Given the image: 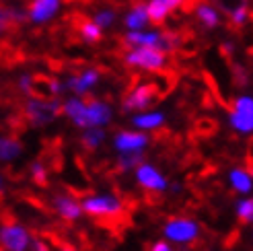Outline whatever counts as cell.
I'll return each mask as SVG.
<instances>
[{"instance_id": "cell-17", "label": "cell", "mask_w": 253, "mask_h": 251, "mask_svg": "<svg viewBox=\"0 0 253 251\" xmlns=\"http://www.w3.org/2000/svg\"><path fill=\"white\" fill-rule=\"evenodd\" d=\"M169 12L171 10L167 8V4L163 2V0H150V2L146 4V17L150 19V23H155V25H161L167 19Z\"/></svg>"}, {"instance_id": "cell-16", "label": "cell", "mask_w": 253, "mask_h": 251, "mask_svg": "<svg viewBox=\"0 0 253 251\" xmlns=\"http://www.w3.org/2000/svg\"><path fill=\"white\" fill-rule=\"evenodd\" d=\"M196 15H198V19L202 23H204V27H208V29H214L220 23L218 10L214 8V6H210V4H206V2H200L196 6Z\"/></svg>"}, {"instance_id": "cell-6", "label": "cell", "mask_w": 253, "mask_h": 251, "mask_svg": "<svg viewBox=\"0 0 253 251\" xmlns=\"http://www.w3.org/2000/svg\"><path fill=\"white\" fill-rule=\"evenodd\" d=\"M0 245L8 251H25L29 247V233L15 220H6L0 227Z\"/></svg>"}, {"instance_id": "cell-23", "label": "cell", "mask_w": 253, "mask_h": 251, "mask_svg": "<svg viewBox=\"0 0 253 251\" xmlns=\"http://www.w3.org/2000/svg\"><path fill=\"white\" fill-rule=\"evenodd\" d=\"M231 183L237 192H243L249 194L251 192V175L243 169H233L231 171Z\"/></svg>"}, {"instance_id": "cell-25", "label": "cell", "mask_w": 253, "mask_h": 251, "mask_svg": "<svg viewBox=\"0 0 253 251\" xmlns=\"http://www.w3.org/2000/svg\"><path fill=\"white\" fill-rule=\"evenodd\" d=\"M229 19H231V25L233 27H237V29H241V27H245V23L249 21V6L243 2V4H239L237 8H233L231 12H229Z\"/></svg>"}, {"instance_id": "cell-33", "label": "cell", "mask_w": 253, "mask_h": 251, "mask_svg": "<svg viewBox=\"0 0 253 251\" xmlns=\"http://www.w3.org/2000/svg\"><path fill=\"white\" fill-rule=\"evenodd\" d=\"M60 251H77V249H74L72 245H62V247H60Z\"/></svg>"}, {"instance_id": "cell-2", "label": "cell", "mask_w": 253, "mask_h": 251, "mask_svg": "<svg viewBox=\"0 0 253 251\" xmlns=\"http://www.w3.org/2000/svg\"><path fill=\"white\" fill-rule=\"evenodd\" d=\"M60 114H62V103L56 101V99L52 101V99L33 97L31 101L25 105V116H27L29 124H33V126H45L49 122H54Z\"/></svg>"}, {"instance_id": "cell-27", "label": "cell", "mask_w": 253, "mask_h": 251, "mask_svg": "<svg viewBox=\"0 0 253 251\" xmlns=\"http://www.w3.org/2000/svg\"><path fill=\"white\" fill-rule=\"evenodd\" d=\"M113 21H116V10H99L97 15H95V23L99 25L101 29H105V27H111Z\"/></svg>"}, {"instance_id": "cell-5", "label": "cell", "mask_w": 253, "mask_h": 251, "mask_svg": "<svg viewBox=\"0 0 253 251\" xmlns=\"http://www.w3.org/2000/svg\"><path fill=\"white\" fill-rule=\"evenodd\" d=\"M167 239L171 241H177V243H192L198 239L200 235V227L192 220V218H173L171 222L165 224V229H163Z\"/></svg>"}, {"instance_id": "cell-12", "label": "cell", "mask_w": 253, "mask_h": 251, "mask_svg": "<svg viewBox=\"0 0 253 251\" xmlns=\"http://www.w3.org/2000/svg\"><path fill=\"white\" fill-rule=\"evenodd\" d=\"M54 210L64 220H77L81 216V202H77L70 196H56L54 198Z\"/></svg>"}, {"instance_id": "cell-29", "label": "cell", "mask_w": 253, "mask_h": 251, "mask_svg": "<svg viewBox=\"0 0 253 251\" xmlns=\"http://www.w3.org/2000/svg\"><path fill=\"white\" fill-rule=\"evenodd\" d=\"M19 86H21L23 93H27L31 97V77H29V74H23L21 81H19Z\"/></svg>"}, {"instance_id": "cell-21", "label": "cell", "mask_w": 253, "mask_h": 251, "mask_svg": "<svg viewBox=\"0 0 253 251\" xmlns=\"http://www.w3.org/2000/svg\"><path fill=\"white\" fill-rule=\"evenodd\" d=\"M134 126L136 128H142V130H155L159 128V126H163V122H165V116L163 114H142V116H136L134 120Z\"/></svg>"}, {"instance_id": "cell-32", "label": "cell", "mask_w": 253, "mask_h": 251, "mask_svg": "<svg viewBox=\"0 0 253 251\" xmlns=\"http://www.w3.org/2000/svg\"><path fill=\"white\" fill-rule=\"evenodd\" d=\"M163 2L167 4L169 10H173V8H177V6H181V4H183V0H163Z\"/></svg>"}, {"instance_id": "cell-34", "label": "cell", "mask_w": 253, "mask_h": 251, "mask_svg": "<svg viewBox=\"0 0 253 251\" xmlns=\"http://www.w3.org/2000/svg\"><path fill=\"white\" fill-rule=\"evenodd\" d=\"M0 251H8V249H4V247H2V245H0Z\"/></svg>"}, {"instance_id": "cell-11", "label": "cell", "mask_w": 253, "mask_h": 251, "mask_svg": "<svg viewBox=\"0 0 253 251\" xmlns=\"http://www.w3.org/2000/svg\"><path fill=\"white\" fill-rule=\"evenodd\" d=\"M99 81V70H95V68H88V70H84V72H81V74H77V77H70L68 79V83H66V86L72 91V93H77V95H84L91 86L95 84Z\"/></svg>"}, {"instance_id": "cell-22", "label": "cell", "mask_w": 253, "mask_h": 251, "mask_svg": "<svg viewBox=\"0 0 253 251\" xmlns=\"http://www.w3.org/2000/svg\"><path fill=\"white\" fill-rule=\"evenodd\" d=\"M21 150V142L12 140V138H0V161H12L15 157H19Z\"/></svg>"}, {"instance_id": "cell-19", "label": "cell", "mask_w": 253, "mask_h": 251, "mask_svg": "<svg viewBox=\"0 0 253 251\" xmlns=\"http://www.w3.org/2000/svg\"><path fill=\"white\" fill-rule=\"evenodd\" d=\"M103 138H105V132L101 130V126H91V128L83 134V146L86 150H97L103 144Z\"/></svg>"}, {"instance_id": "cell-13", "label": "cell", "mask_w": 253, "mask_h": 251, "mask_svg": "<svg viewBox=\"0 0 253 251\" xmlns=\"http://www.w3.org/2000/svg\"><path fill=\"white\" fill-rule=\"evenodd\" d=\"M148 23V17H146V4L142 0H136L132 4V10L126 15V27L130 31H140L146 27Z\"/></svg>"}, {"instance_id": "cell-28", "label": "cell", "mask_w": 253, "mask_h": 251, "mask_svg": "<svg viewBox=\"0 0 253 251\" xmlns=\"http://www.w3.org/2000/svg\"><path fill=\"white\" fill-rule=\"evenodd\" d=\"M31 171H33V181L40 185V187H47V171L43 169L42 163H33L31 165Z\"/></svg>"}, {"instance_id": "cell-26", "label": "cell", "mask_w": 253, "mask_h": 251, "mask_svg": "<svg viewBox=\"0 0 253 251\" xmlns=\"http://www.w3.org/2000/svg\"><path fill=\"white\" fill-rule=\"evenodd\" d=\"M251 216H253V202H251V200H243V202H239V206H237V218L241 222H251Z\"/></svg>"}, {"instance_id": "cell-4", "label": "cell", "mask_w": 253, "mask_h": 251, "mask_svg": "<svg viewBox=\"0 0 253 251\" xmlns=\"http://www.w3.org/2000/svg\"><path fill=\"white\" fill-rule=\"evenodd\" d=\"M163 97V91L157 86V83H148L136 86L134 91H130L124 99V111H132V109H146L148 105H153L157 99Z\"/></svg>"}, {"instance_id": "cell-20", "label": "cell", "mask_w": 253, "mask_h": 251, "mask_svg": "<svg viewBox=\"0 0 253 251\" xmlns=\"http://www.w3.org/2000/svg\"><path fill=\"white\" fill-rule=\"evenodd\" d=\"M231 126L237 128L239 132L249 134L253 130V114H243V111H239V109H233L231 111Z\"/></svg>"}, {"instance_id": "cell-1", "label": "cell", "mask_w": 253, "mask_h": 251, "mask_svg": "<svg viewBox=\"0 0 253 251\" xmlns=\"http://www.w3.org/2000/svg\"><path fill=\"white\" fill-rule=\"evenodd\" d=\"M81 210H84L88 216L103 222H120L126 218L124 202L116 196H91L81 202Z\"/></svg>"}, {"instance_id": "cell-18", "label": "cell", "mask_w": 253, "mask_h": 251, "mask_svg": "<svg viewBox=\"0 0 253 251\" xmlns=\"http://www.w3.org/2000/svg\"><path fill=\"white\" fill-rule=\"evenodd\" d=\"M79 31H81V37L86 43H99L101 37H103V31H101L99 25L95 21H88V19H84L79 25Z\"/></svg>"}, {"instance_id": "cell-31", "label": "cell", "mask_w": 253, "mask_h": 251, "mask_svg": "<svg viewBox=\"0 0 253 251\" xmlns=\"http://www.w3.org/2000/svg\"><path fill=\"white\" fill-rule=\"evenodd\" d=\"M150 251H175V249L169 243H165V241H159V243L153 245V249H150Z\"/></svg>"}, {"instance_id": "cell-24", "label": "cell", "mask_w": 253, "mask_h": 251, "mask_svg": "<svg viewBox=\"0 0 253 251\" xmlns=\"http://www.w3.org/2000/svg\"><path fill=\"white\" fill-rule=\"evenodd\" d=\"M144 161V157L140 155V150H136V153H126L118 159V169L124 173V171H130L134 167H138L140 163Z\"/></svg>"}, {"instance_id": "cell-30", "label": "cell", "mask_w": 253, "mask_h": 251, "mask_svg": "<svg viewBox=\"0 0 253 251\" xmlns=\"http://www.w3.org/2000/svg\"><path fill=\"white\" fill-rule=\"evenodd\" d=\"M33 251H49V245L40 239V237H35V241H33Z\"/></svg>"}, {"instance_id": "cell-15", "label": "cell", "mask_w": 253, "mask_h": 251, "mask_svg": "<svg viewBox=\"0 0 253 251\" xmlns=\"http://www.w3.org/2000/svg\"><path fill=\"white\" fill-rule=\"evenodd\" d=\"M27 19V12H23L21 8H10V6H0V33L8 31L10 27L23 23Z\"/></svg>"}, {"instance_id": "cell-14", "label": "cell", "mask_w": 253, "mask_h": 251, "mask_svg": "<svg viewBox=\"0 0 253 251\" xmlns=\"http://www.w3.org/2000/svg\"><path fill=\"white\" fill-rule=\"evenodd\" d=\"M62 111L77 124V126H81V128H86V105H84V101L83 99H68V101L62 105Z\"/></svg>"}, {"instance_id": "cell-7", "label": "cell", "mask_w": 253, "mask_h": 251, "mask_svg": "<svg viewBox=\"0 0 253 251\" xmlns=\"http://www.w3.org/2000/svg\"><path fill=\"white\" fill-rule=\"evenodd\" d=\"M136 179L148 192H163V190H167V179L163 177V175L153 165H144V163H140L138 169H136Z\"/></svg>"}, {"instance_id": "cell-8", "label": "cell", "mask_w": 253, "mask_h": 251, "mask_svg": "<svg viewBox=\"0 0 253 251\" xmlns=\"http://www.w3.org/2000/svg\"><path fill=\"white\" fill-rule=\"evenodd\" d=\"M86 128L91 126H105L111 120V107L99 99H86Z\"/></svg>"}, {"instance_id": "cell-10", "label": "cell", "mask_w": 253, "mask_h": 251, "mask_svg": "<svg viewBox=\"0 0 253 251\" xmlns=\"http://www.w3.org/2000/svg\"><path fill=\"white\" fill-rule=\"evenodd\" d=\"M113 144L122 153H136V150H142L148 144V136L140 132H118Z\"/></svg>"}, {"instance_id": "cell-9", "label": "cell", "mask_w": 253, "mask_h": 251, "mask_svg": "<svg viewBox=\"0 0 253 251\" xmlns=\"http://www.w3.org/2000/svg\"><path fill=\"white\" fill-rule=\"evenodd\" d=\"M60 10V0H33L29 4L27 17L33 23H45Z\"/></svg>"}, {"instance_id": "cell-3", "label": "cell", "mask_w": 253, "mask_h": 251, "mask_svg": "<svg viewBox=\"0 0 253 251\" xmlns=\"http://www.w3.org/2000/svg\"><path fill=\"white\" fill-rule=\"evenodd\" d=\"M165 52L157 47H148V45H136V49L128 52L126 56V64L128 66H136V68H144V70H163L165 68Z\"/></svg>"}]
</instances>
